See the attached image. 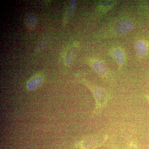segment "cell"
Masks as SVG:
<instances>
[{
    "instance_id": "6",
    "label": "cell",
    "mask_w": 149,
    "mask_h": 149,
    "mask_svg": "<svg viewBox=\"0 0 149 149\" xmlns=\"http://www.w3.org/2000/svg\"><path fill=\"white\" fill-rule=\"evenodd\" d=\"M113 54L115 60L117 63L118 64H119V65H121L123 63L125 60V56L121 50L119 49L115 50L113 51Z\"/></svg>"
},
{
    "instance_id": "4",
    "label": "cell",
    "mask_w": 149,
    "mask_h": 149,
    "mask_svg": "<svg viewBox=\"0 0 149 149\" xmlns=\"http://www.w3.org/2000/svg\"><path fill=\"white\" fill-rule=\"evenodd\" d=\"M43 83V79L41 77H36L31 79L27 83V88L30 91L39 88Z\"/></svg>"
},
{
    "instance_id": "10",
    "label": "cell",
    "mask_w": 149,
    "mask_h": 149,
    "mask_svg": "<svg viewBox=\"0 0 149 149\" xmlns=\"http://www.w3.org/2000/svg\"><path fill=\"white\" fill-rule=\"evenodd\" d=\"M47 38H44L42 41H41V42L39 44V49L40 50L42 49L45 47V46L46 45V43H47Z\"/></svg>"
},
{
    "instance_id": "8",
    "label": "cell",
    "mask_w": 149,
    "mask_h": 149,
    "mask_svg": "<svg viewBox=\"0 0 149 149\" xmlns=\"http://www.w3.org/2000/svg\"><path fill=\"white\" fill-rule=\"evenodd\" d=\"M27 24L31 27H35L37 24V18L35 14L32 13L27 14L26 16Z\"/></svg>"
},
{
    "instance_id": "11",
    "label": "cell",
    "mask_w": 149,
    "mask_h": 149,
    "mask_svg": "<svg viewBox=\"0 0 149 149\" xmlns=\"http://www.w3.org/2000/svg\"><path fill=\"white\" fill-rule=\"evenodd\" d=\"M129 149H139L135 144H131L129 146Z\"/></svg>"
},
{
    "instance_id": "5",
    "label": "cell",
    "mask_w": 149,
    "mask_h": 149,
    "mask_svg": "<svg viewBox=\"0 0 149 149\" xmlns=\"http://www.w3.org/2000/svg\"><path fill=\"white\" fill-rule=\"evenodd\" d=\"M136 53L139 56H143L146 54L148 51L147 46L142 42H138L135 45Z\"/></svg>"
},
{
    "instance_id": "1",
    "label": "cell",
    "mask_w": 149,
    "mask_h": 149,
    "mask_svg": "<svg viewBox=\"0 0 149 149\" xmlns=\"http://www.w3.org/2000/svg\"><path fill=\"white\" fill-rule=\"evenodd\" d=\"M133 24L128 19H123L118 22L115 27V32L118 35L129 32L133 28Z\"/></svg>"
},
{
    "instance_id": "12",
    "label": "cell",
    "mask_w": 149,
    "mask_h": 149,
    "mask_svg": "<svg viewBox=\"0 0 149 149\" xmlns=\"http://www.w3.org/2000/svg\"><path fill=\"white\" fill-rule=\"evenodd\" d=\"M146 98L149 101V95L147 96L146 97Z\"/></svg>"
},
{
    "instance_id": "9",
    "label": "cell",
    "mask_w": 149,
    "mask_h": 149,
    "mask_svg": "<svg viewBox=\"0 0 149 149\" xmlns=\"http://www.w3.org/2000/svg\"><path fill=\"white\" fill-rule=\"evenodd\" d=\"M75 50L73 49H71L68 52L65 57V63L67 65L72 64L75 57Z\"/></svg>"
},
{
    "instance_id": "3",
    "label": "cell",
    "mask_w": 149,
    "mask_h": 149,
    "mask_svg": "<svg viewBox=\"0 0 149 149\" xmlns=\"http://www.w3.org/2000/svg\"><path fill=\"white\" fill-rule=\"evenodd\" d=\"M93 67L96 72L102 76H105L107 73L106 67L101 61H96L94 63Z\"/></svg>"
},
{
    "instance_id": "7",
    "label": "cell",
    "mask_w": 149,
    "mask_h": 149,
    "mask_svg": "<svg viewBox=\"0 0 149 149\" xmlns=\"http://www.w3.org/2000/svg\"><path fill=\"white\" fill-rule=\"evenodd\" d=\"M76 4H77V1H72L70 3L69 6L67 10L66 14H65V22L68 21V20L71 18L72 16L73 13H74L75 7H76Z\"/></svg>"
},
{
    "instance_id": "2",
    "label": "cell",
    "mask_w": 149,
    "mask_h": 149,
    "mask_svg": "<svg viewBox=\"0 0 149 149\" xmlns=\"http://www.w3.org/2000/svg\"><path fill=\"white\" fill-rule=\"evenodd\" d=\"M97 105L98 107L104 106L107 102V96L105 91L101 88H96L94 91Z\"/></svg>"
}]
</instances>
